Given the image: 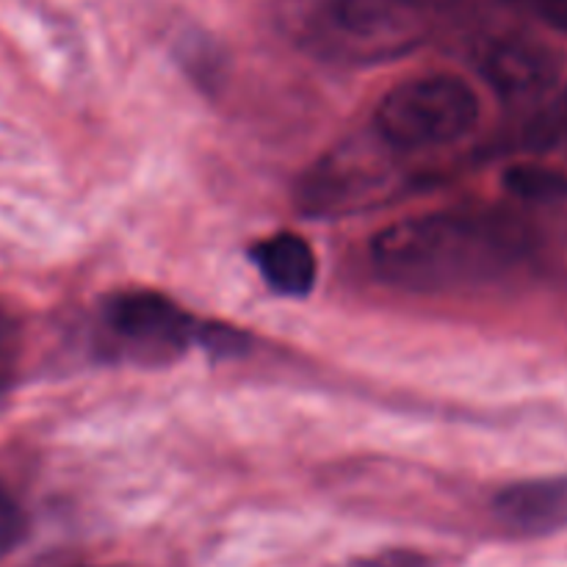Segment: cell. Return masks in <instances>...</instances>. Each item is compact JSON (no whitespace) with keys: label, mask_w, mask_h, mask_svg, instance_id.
Returning a JSON list of instances; mask_svg holds the SVG:
<instances>
[{"label":"cell","mask_w":567,"mask_h":567,"mask_svg":"<svg viewBox=\"0 0 567 567\" xmlns=\"http://www.w3.org/2000/svg\"><path fill=\"white\" fill-rule=\"evenodd\" d=\"M515 258V241L482 214L437 210L382 227L371 241V264L388 286L449 293L480 286Z\"/></svg>","instance_id":"1"},{"label":"cell","mask_w":567,"mask_h":567,"mask_svg":"<svg viewBox=\"0 0 567 567\" xmlns=\"http://www.w3.org/2000/svg\"><path fill=\"white\" fill-rule=\"evenodd\" d=\"M277 22L302 53L343 66L388 64L430 37L421 0H277Z\"/></svg>","instance_id":"2"},{"label":"cell","mask_w":567,"mask_h":567,"mask_svg":"<svg viewBox=\"0 0 567 567\" xmlns=\"http://www.w3.org/2000/svg\"><path fill=\"white\" fill-rule=\"evenodd\" d=\"M482 100L454 72H424L396 83L374 111V133L396 155L435 153L476 127Z\"/></svg>","instance_id":"3"},{"label":"cell","mask_w":567,"mask_h":567,"mask_svg":"<svg viewBox=\"0 0 567 567\" xmlns=\"http://www.w3.org/2000/svg\"><path fill=\"white\" fill-rule=\"evenodd\" d=\"M103 327L111 341L138 363H169L205 336V327L181 305L147 288L105 299Z\"/></svg>","instance_id":"4"},{"label":"cell","mask_w":567,"mask_h":567,"mask_svg":"<svg viewBox=\"0 0 567 567\" xmlns=\"http://www.w3.org/2000/svg\"><path fill=\"white\" fill-rule=\"evenodd\" d=\"M385 153V144L382 150H371V144H347L332 150L305 175L299 188L302 210L321 219L358 214L380 205L396 188V169Z\"/></svg>","instance_id":"5"},{"label":"cell","mask_w":567,"mask_h":567,"mask_svg":"<svg viewBox=\"0 0 567 567\" xmlns=\"http://www.w3.org/2000/svg\"><path fill=\"white\" fill-rule=\"evenodd\" d=\"M493 515L504 529L524 537H543L567 529V476L504 487L493 498Z\"/></svg>","instance_id":"6"},{"label":"cell","mask_w":567,"mask_h":567,"mask_svg":"<svg viewBox=\"0 0 567 567\" xmlns=\"http://www.w3.org/2000/svg\"><path fill=\"white\" fill-rule=\"evenodd\" d=\"M255 269L271 291L280 297H308L319 277V260L313 247L297 233H275L264 238L249 252Z\"/></svg>","instance_id":"7"},{"label":"cell","mask_w":567,"mask_h":567,"mask_svg":"<svg viewBox=\"0 0 567 567\" xmlns=\"http://www.w3.org/2000/svg\"><path fill=\"white\" fill-rule=\"evenodd\" d=\"M22 535H25V515H22L17 498L0 482V559L14 551Z\"/></svg>","instance_id":"8"},{"label":"cell","mask_w":567,"mask_h":567,"mask_svg":"<svg viewBox=\"0 0 567 567\" xmlns=\"http://www.w3.org/2000/svg\"><path fill=\"white\" fill-rule=\"evenodd\" d=\"M349 567H430V559L410 548H391V551L374 554V557L354 559Z\"/></svg>","instance_id":"9"},{"label":"cell","mask_w":567,"mask_h":567,"mask_svg":"<svg viewBox=\"0 0 567 567\" xmlns=\"http://www.w3.org/2000/svg\"><path fill=\"white\" fill-rule=\"evenodd\" d=\"M529 3L535 6L543 20L567 33V0H529Z\"/></svg>","instance_id":"10"}]
</instances>
